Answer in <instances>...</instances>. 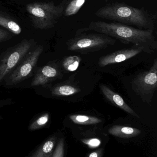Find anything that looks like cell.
<instances>
[{
  "mask_svg": "<svg viewBox=\"0 0 157 157\" xmlns=\"http://www.w3.org/2000/svg\"><path fill=\"white\" fill-rule=\"evenodd\" d=\"M93 31L103 34L125 44L139 47L143 51L151 53L157 48V42L152 30L137 29L120 23L97 21H92L86 28L80 29L76 33Z\"/></svg>",
  "mask_w": 157,
  "mask_h": 157,
  "instance_id": "6da1fadb",
  "label": "cell"
},
{
  "mask_svg": "<svg viewBox=\"0 0 157 157\" xmlns=\"http://www.w3.org/2000/svg\"><path fill=\"white\" fill-rule=\"evenodd\" d=\"M95 16L139 29L153 30L154 22L144 8L138 9L125 3H109L97 10Z\"/></svg>",
  "mask_w": 157,
  "mask_h": 157,
  "instance_id": "7a4b0ae2",
  "label": "cell"
},
{
  "mask_svg": "<svg viewBox=\"0 0 157 157\" xmlns=\"http://www.w3.org/2000/svg\"><path fill=\"white\" fill-rule=\"evenodd\" d=\"M67 4V0H63L58 5H55L53 2H35L28 4L26 9L33 27L47 30L53 28L57 23L64 14Z\"/></svg>",
  "mask_w": 157,
  "mask_h": 157,
  "instance_id": "3957f363",
  "label": "cell"
},
{
  "mask_svg": "<svg viewBox=\"0 0 157 157\" xmlns=\"http://www.w3.org/2000/svg\"><path fill=\"white\" fill-rule=\"evenodd\" d=\"M76 33L73 38L67 40V48L69 51L81 54L96 52L115 44L116 40L100 33Z\"/></svg>",
  "mask_w": 157,
  "mask_h": 157,
  "instance_id": "277c9868",
  "label": "cell"
},
{
  "mask_svg": "<svg viewBox=\"0 0 157 157\" xmlns=\"http://www.w3.org/2000/svg\"><path fill=\"white\" fill-rule=\"evenodd\" d=\"M34 39H24L0 56V82L14 70L35 44Z\"/></svg>",
  "mask_w": 157,
  "mask_h": 157,
  "instance_id": "5b68a950",
  "label": "cell"
},
{
  "mask_svg": "<svg viewBox=\"0 0 157 157\" xmlns=\"http://www.w3.org/2000/svg\"><path fill=\"white\" fill-rule=\"evenodd\" d=\"M44 47L38 45L31 50L17 65V67L5 78L8 86L16 85L30 77L43 53Z\"/></svg>",
  "mask_w": 157,
  "mask_h": 157,
  "instance_id": "8992f818",
  "label": "cell"
},
{
  "mask_svg": "<svg viewBox=\"0 0 157 157\" xmlns=\"http://www.w3.org/2000/svg\"><path fill=\"white\" fill-rule=\"evenodd\" d=\"M157 61L154 60L151 69L141 73L132 82V87L135 91L141 94L153 93L157 87Z\"/></svg>",
  "mask_w": 157,
  "mask_h": 157,
  "instance_id": "52a82bcc",
  "label": "cell"
},
{
  "mask_svg": "<svg viewBox=\"0 0 157 157\" xmlns=\"http://www.w3.org/2000/svg\"><path fill=\"white\" fill-rule=\"evenodd\" d=\"M142 51V48L136 46L118 50L101 57L99 59V65L100 67H104L109 64L120 63L135 56Z\"/></svg>",
  "mask_w": 157,
  "mask_h": 157,
  "instance_id": "ba28073f",
  "label": "cell"
},
{
  "mask_svg": "<svg viewBox=\"0 0 157 157\" xmlns=\"http://www.w3.org/2000/svg\"><path fill=\"white\" fill-rule=\"evenodd\" d=\"M60 71L54 63H49L38 69L32 82V86L44 85L57 78Z\"/></svg>",
  "mask_w": 157,
  "mask_h": 157,
  "instance_id": "9c48e42d",
  "label": "cell"
},
{
  "mask_svg": "<svg viewBox=\"0 0 157 157\" xmlns=\"http://www.w3.org/2000/svg\"><path fill=\"white\" fill-rule=\"evenodd\" d=\"M100 88L104 95L112 103L130 114L139 118V116L125 102L123 98L119 94L114 92L109 88L105 85H101Z\"/></svg>",
  "mask_w": 157,
  "mask_h": 157,
  "instance_id": "30bf717a",
  "label": "cell"
},
{
  "mask_svg": "<svg viewBox=\"0 0 157 157\" xmlns=\"http://www.w3.org/2000/svg\"><path fill=\"white\" fill-rule=\"evenodd\" d=\"M108 132L115 136L127 138L138 136L140 133V130L130 127L114 125L108 130Z\"/></svg>",
  "mask_w": 157,
  "mask_h": 157,
  "instance_id": "8fae6325",
  "label": "cell"
},
{
  "mask_svg": "<svg viewBox=\"0 0 157 157\" xmlns=\"http://www.w3.org/2000/svg\"><path fill=\"white\" fill-rule=\"evenodd\" d=\"M56 143L55 137H52L45 141L31 155L33 157H51L54 152Z\"/></svg>",
  "mask_w": 157,
  "mask_h": 157,
  "instance_id": "7c38bea8",
  "label": "cell"
},
{
  "mask_svg": "<svg viewBox=\"0 0 157 157\" xmlns=\"http://www.w3.org/2000/svg\"><path fill=\"white\" fill-rule=\"evenodd\" d=\"M0 26L14 34L19 35L22 32L21 26L16 22L1 13H0Z\"/></svg>",
  "mask_w": 157,
  "mask_h": 157,
  "instance_id": "4fadbf2b",
  "label": "cell"
},
{
  "mask_svg": "<svg viewBox=\"0 0 157 157\" xmlns=\"http://www.w3.org/2000/svg\"><path fill=\"white\" fill-rule=\"evenodd\" d=\"M80 90L74 86L67 84L55 86L51 90L52 94L55 96H69L80 91Z\"/></svg>",
  "mask_w": 157,
  "mask_h": 157,
  "instance_id": "5bb4252c",
  "label": "cell"
},
{
  "mask_svg": "<svg viewBox=\"0 0 157 157\" xmlns=\"http://www.w3.org/2000/svg\"><path fill=\"white\" fill-rule=\"evenodd\" d=\"M70 118L75 124L80 125H92L99 124L102 120L95 117L83 115H72L70 116Z\"/></svg>",
  "mask_w": 157,
  "mask_h": 157,
  "instance_id": "9a60e30c",
  "label": "cell"
},
{
  "mask_svg": "<svg viewBox=\"0 0 157 157\" xmlns=\"http://www.w3.org/2000/svg\"><path fill=\"white\" fill-rule=\"evenodd\" d=\"M86 0H71L66 5L64 14L67 17L77 14L85 3Z\"/></svg>",
  "mask_w": 157,
  "mask_h": 157,
  "instance_id": "2e32d148",
  "label": "cell"
},
{
  "mask_svg": "<svg viewBox=\"0 0 157 157\" xmlns=\"http://www.w3.org/2000/svg\"><path fill=\"white\" fill-rule=\"evenodd\" d=\"M81 58L78 56H70L63 60V67L65 70L70 71L77 70L79 66Z\"/></svg>",
  "mask_w": 157,
  "mask_h": 157,
  "instance_id": "e0dca14e",
  "label": "cell"
},
{
  "mask_svg": "<svg viewBox=\"0 0 157 157\" xmlns=\"http://www.w3.org/2000/svg\"><path fill=\"white\" fill-rule=\"evenodd\" d=\"M49 119V114L48 113L43 114L31 124L29 127V129L35 130L42 128L48 124Z\"/></svg>",
  "mask_w": 157,
  "mask_h": 157,
  "instance_id": "ac0fdd59",
  "label": "cell"
},
{
  "mask_svg": "<svg viewBox=\"0 0 157 157\" xmlns=\"http://www.w3.org/2000/svg\"><path fill=\"white\" fill-rule=\"evenodd\" d=\"M52 157H64V140L62 139L59 142L56 150L53 152Z\"/></svg>",
  "mask_w": 157,
  "mask_h": 157,
  "instance_id": "d6986e66",
  "label": "cell"
},
{
  "mask_svg": "<svg viewBox=\"0 0 157 157\" xmlns=\"http://www.w3.org/2000/svg\"><path fill=\"white\" fill-rule=\"evenodd\" d=\"M82 141L84 144L91 147H96L100 146L101 143V140L97 138L82 140Z\"/></svg>",
  "mask_w": 157,
  "mask_h": 157,
  "instance_id": "ffe728a7",
  "label": "cell"
},
{
  "mask_svg": "<svg viewBox=\"0 0 157 157\" xmlns=\"http://www.w3.org/2000/svg\"><path fill=\"white\" fill-rule=\"evenodd\" d=\"M11 35L9 31L0 28V43L9 40Z\"/></svg>",
  "mask_w": 157,
  "mask_h": 157,
  "instance_id": "44dd1931",
  "label": "cell"
},
{
  "mask_svg": "<svg viewBox=\"0 0 157 157\" xmlns=\"http://www.w3.org/2000/svg\"><path fill=\"white\" fill-rule=\"evenodd\" d=\"M101 150L97 151L92 152L88 156L89 157H100V156H101Z\"/></svg>",
  "mask_w": 157,
  "mask_h": 157,
  "instance_id": "7402d4cb",
  "label": "cell"
},
{
  "mask_svg": "<svg viewBox=\"0 0 157 157\" xmlns=\"http://www.w3.org/2000/svg\"><path fill=\"white\" fill-rule=\"evenodd\" d=\"M105 1L107 2L108 1V0H105Z\"/></svg>",
  "mask_w": 157,
  "mask_h": 157,
  "instance_id": "603a6c76",
  "label": "cell"
},
{
  "mask_svg": "<svg viewBox=\"0 0 157 157\" xmlns=\"http://www.w3.org/2000/svg\"><path fill=\"white\" fill-rule=\"evenodd\" d=\"M0 105H1V104H0Z\"/></svg>",
  "mask_w": 157,
  "mask_h": 157,
  "instance_id": "cb8c5ba5",
  "label": "cell"
}]
</instances>
